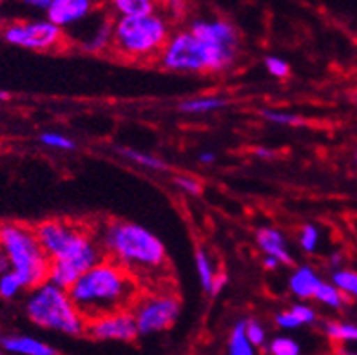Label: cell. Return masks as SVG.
Instances as JSON below:
<instances>
[{
    "label": "cell",
    "instance_id": "obj_25",
    "mask_svg": "<svg viewBox=\"0 0 357 355\" xmlns=\"http://www.w3.org/2000/svg\"><path fill=\"white\" fill-rule=\"evenodd\" d=\"M22 290L24 283L15 272L9 270V272L0 275V297H2V299H13V297H17Z\"/></svg>",
    "mask_w": 357,
    "mask_h": 355
},
{
    "label": "cell",
    "instance_id": "obj_21",
    "mask_svg": "<svg viewBox=\"0 0 357 355\" xmlns=\"http://www.w3.org/2000/svg\"><path fill=\"white\" fill-rule=\"evenodd\" d=\"M116 151L122 154V156H126L127 160L135 162L136 165L147 167V169H153V171H167V163L162 162L160 158L153 156V154L142 153V151H135V149L129 147H118Z\"/></svg>",
    "mask_w": 357,
    "mask_h": 355
},
{
    "label": "cell",
    "instance_id": "obj_30",
    "mask_svg": "<svg viewBox=\"0 0 357 355\" xmlns=\"http://www.w3.org/2000/svg\"><path fill=\"white\" fill-rule=\"evenodd\" d=\"M245 335H247V339H249V342L254 348L263 347L265 341H267V332H265V328L261 326V323L254 319L245 321Z\"/></svg>",
    "mask_w": 357,
    "mask_h": 355
},
{
    "label": "cell",
    "instance_id": "obj_15",
    "mask_svg": "<svg viewBox=\"0 0 357 355\" xmlns=\"http://www.w3.org/2000/svg\"><path fill=\"white\" fill-rule=\"evenodd\" d=\"M323 283V279L317 275L316 270L312 266L303 265V266H298V269L292 272L289 279V288L290 292L294 294L298 299H310L316 296L317 288L319 285Z\"/></svg>",
    "mask_w": 357,
    "mask_h": 355
},
{
    "label": "cell",
    "instance_id": "obj_26",
    "mask_svg": "<svg viewBox=\"0 0 357 355\" xmlns=\"http://www.w3.org/2000/svg\"><path fill=\"white\" fill-rule=\"evenodd\" d=\"M268 352L271 355H301V347L292 338L280 335L268 342Z\"/></svg>",
    "mask_w": 357,
    "mask_h": 355
},
{
    "label": "cell",
    "instance_id": "obj_41",
    "mask_svg": "<svg viewBox=\"0 0 357 355\" xmlns=\"http://www.w3.org/2000/svg\"><path fill=\"white\" fill-rule=\"evenodd\" d=\"M331 263L334 266H340L341 265V256H340V254H334V256L331 257Z\"/></svg>",
    "mask_w": 357,
    "mask_h": 355
},
{
    "label": "cell",
    "instance_id": "obj_17",
    "mask_svg": "<svg viewBox=\"0 0 357 355\" xmlns=\"http://www.w3.org/2000/svg\"><path fill=\"white\" fill-rule=\"evenodd\" d=\"M227 105V100L220 98V96H196V98H189L185 102H181L178 105L181 113L187 114H207L213 111H220Z\"/></svg>",
    "mask_w": 357,
    "mask_h": 355
},
{
    "label": "cell",
    "instance_id": "obj_16",
    "mask_svg": "<svg viewBox=\"0 0 357 355\" xmlns=\"http://www.w3.org/2000/svg\"><path fill=\"white\" fill-rule=\"evenodd\" d=\"M113 26L114 22H111V20H104L93 31V35L82 45L84 51H87V53H104V51L111 50V45H113Z\"/></svg>",
    "mask_w": 357,
    "mask_h": 355
},
{
    "label": "cell",
    "instance_id": "obj_28",
    "mask_svg": "<svg viewBox=\"0 0 357 355\" xmlns=\"http://www.w3.org/2000/svg\"><path fill=\"white\" fill-rule=\"evenodd\" d=\"M40 144H44L45 147L60 149V151H73V149L77 147L69 136L60 135V133H42Z\"/></svg>",
    "mask_w": 357,
    "mask_h": 355
},
{
    "label": "cell",
    "instance_id": "obj_34",
    "mask_svg": "<svg viewBox=\"0 0 357 355\" xmlns=\"http://www.w3.org/2000/svg\"><path fill=\"white\" fill-rule=\"evenodd\" d=\"M276 324L280 326V328H285V330H294L301 326V323H299L298 317H296L294 312L290 310V308L276 315Z\"/></svg>",
    "mask_w": 357,
    "mask_h": 355
},
{
    "label": "cell",
    "instance_id": "obj_39",
    "mask_svg": "<svg viewBox=\"0 0 357 355\" xmlns=\"http://www.w3.org/2000/svg\"><path fill=\"white\" fill-rule=\"evenodd\" d=\"M27 4L36 6V8H44L45 11H47V8H50V4H51V0H29Z\"/></svg>",
    "mask_w": 357,
    "mask_h": 355
},
{
    "label": "cell",
    "instance_id": "obj_10",
    "mask_svg": "<svg viewBox=\"0 0 357 355\" xmlns=\"http://www.w3.org/2000/svg\"><path fill=\"white\" fill-rule=\"evenodd\" d=\"M86 333L98 341H135L138 335L136 321L132 312H116V314L102 315L98 319L87 321Z\"/></svg>",
    "mask_w": 357,
    "mask_h": 355
},
{
    "label": "cell",
    "instance_id": "obj_45",
    "mask_svg": "<svg viewBox=\"0 0 357 355\" xmlns=\"http://www.w3.org/2000/svg\"><path fill=\"white\" fill-rule=\"evenodd\" d=\"M356 162H357V151H356Z\"/></svg>",
    "mask_w": 357,
    "mask_h": 355
},
{
    "label": "cell",
    "instance_id": "obj_36",
    "mask_svg": "<svg viewBox=\"0 0 357 355\" xmlns=\"http://www.w3.org/2000/svg\"><path fill=\"white\" fill-rule=\"evenodd\" d=\"M280 265L281 263L276 259V257H271V256L263 257V266H265L267 270H276Z\"/></svg>",
    "mask_w": 357,
    "mask_h": 355
},
{
    "label": "cell",
    "instance_id": "obj_37",
    "mask_svg": "<svg viewBox=\"0 0 357 355\" xmlns=\"http://www.w3.org/2000/svg\"><path fill=\"white\" fill-rule=\"evenodd\" d=\"M6 272H9V261L4 252L0 250V275L6 274Z\"/></svg>",
    "mask_w": 357,
    "mask_h": 355
},
{
    "label": "cell",
    "instance_id": "obj_3",
    "mask_svg": "<svg viewBox=\"0 0 357 355\" xmlns=\"http://www.w3.org/2000/svg\"><path fill=\"white\" fill-rule=\"evenodd\" d=\"M71 301L86 321L132 310L140 297V285L126 269L104 259L77 279L68 290Z\"/></svg>",
    "mask_w": 357,
    "mask_h": 355
},
{
    "label": "cell",
    "instance_id": "obj_35",
    "mask_svg": "<svg viewBox=\"0 0 357 355\" xmlns=\"http://www.w3.org/2000/svg\"><path fill=\"white\" fill-rule=\"evenodd\" d=\"M225 285H227V275L223 274V272H216V275H214V279H213V287H211V292L208 294L218 296V294L222 292Z\"/></svg>",
    "mask_w": 357,
    "mask_h": 355
},
{
    "label": "cell",
    "instance_id": "obj_31",
    "mask_svg": "<svg viewBox=\"0 0 357 355\" xmlns=\"http://www.w3.org/2000/svg\"><path fill=\"white\" fill-rule=\"evenodd\" d=\"M265 68H267V71L271 73L272 77L276 78H287L290 73L289 62L280 59V56H267L265 59Z\"/></svg>",
    "mask_w": 357,
    "mask_h": 355
},
{
    "label": "cell",
    "instance_id": "obj_22",
    "mask_svg": "<svg viewBox=\"0 0 357 355\" xmlns=\"http://www.w3.org/2000/svg\"><path fill=\"white\" fill-rule=\"evenodd\" d=\"M325 333L332 341L354 342V345H357V324L354 323H337V321H332V323H326Z\"/></svg>",
    "mask_w": 357,
    "mask_h": 355
},
{
    "label": "cell",
    "instance_id": "obj_20",
    "mask_svg": "<svg viewBox=\"0 0 357 355\" xmlns=\"http://www.w3.org/2000/svg\"><path fill=\"white\" fill-rule=\"evenodd\" d=\"M229 355H256V348L252 347L245 335V321L236 323L229 338Z\"/></svg>",
    "mask_w": 357,
    "mask_h": 355
},
{
    "label": "cell",
    "instance_id": "obj_38",
    "mask_svg": "<svg viewBox=\"0 0 357 355\" xmlns=\"http://www.w3.org/2000/svg\"><path fill=\"white\" fill-rule=\"evenodd\" d=\"M254 154H256L258 158H272V156H274V153H272L271 149H265V147L254 149Z\"/></svg>",
    "mask_w": 357,
    "mask_h": 355
},
{
    "label": "cell",
    "instance_id": "obj_5",
    "mask_svg": "<svg viewBox=\"0 0 357 355\" xmlns=\"http://www.w3.org/2000/svg\"><path fill=\"white\" fill-rule=\"evenodd\" d=\"M0 250L6 254L9 270L20 278L24 288L33 290L47 281L51 259L36 238L35 229L22 223H2Z\"/></svg>",
    "mask_w": 357,
    "mask_h": 355
},
{
    "label": "cell",
    "instance_id": "obj_42",
    "mask_svg": "<svg viewBox=\"0 0 357 355\" xmlns=\"http://www.w3.org/2000/svg\"><path fill=\"white\" fill-rule=\"evenodd\" d=\"M6 98H8V93H4V91H0V102H4Z\"/></svg>",
    "mask_w": 357,
    "mask_h": 355
},
{
    "label": "cell",
    "instance_id": "obj_44",
    "mask_svg": "<svg viewBox=\"0 0 357 355\" xmlns=\"http://www.w3.org/2000/svg\"><path fill=\"white\" fill-rule=\"evenodd\" d=\"M0 355H6V354H4V352H2V350H0Z\"/></svg>",
    "mask_w": 357,
    "mask_h": 355
},
{
    "label": "cell",
    "instance_id": "obj_33",
    "mask_svg": "<svg viewBox=\"0 0 357 355\" xmlns=\"http://www.w3.org/2000/svg\"><path fill=\"white\" fill-rule=\"evenodd\" d=\"M290 310L294 312V315L298 317L301 326H303V324H312L314 321H316V312H314V308H310V306L294 305Z\"/></svg>",
    "mask_w": 357,
    "mask_h": 355
},
{
    "label": "cell",
    "instance_id": "obj_14",
    "mask_svg": "<svg viewBox=\"0 0 357 355\" xmlns=\"http://www.w3.org/2000/svg\"><path fill=\"white\" fill-rule=\"evenodd\" d=\"M256 243L261 248L265 256L276 257L281 265H292V254H290L289 247H287L285 236L281 234L278 229H271V227H263L256 232Z\"/></svg>",
    "mask_w": 357,
    "mask_h": 355
},
{
    "label": "cell",
    "instance_id": "obj_24",
    "mask_svg": "<svg viewBox=\"0 0 357 355\" xmlns=\"http://www.w3.org/2000/svg\"><path fill=\"white\" fill-rule=\"evenodd\" d=\"M314 299L321 303V305L331 306V308H343L344 303H347V296H344V294H341L340 290L334 287V285L325 283V281L319 285V288H317V292H316V296H314Z\"/></svg>",
    "mask_w": 357,
    "mask_h": 355
},
{
    "label": "cell",
    "instance_id": "obj_40",
    "mask_svg": "<svg viewBox=\"0 0 357 355\" xmlns=\"http://www.w3.org/2000/svg\"><path fill=\"white\" fill-rule=\"evenodd\" d=\"M199 163H213L214 162V154L208 153V151H205V153H202L198 156Z\"/></svg>",
    "mask_w": 357,
    "mask_h": 355
},
{
    "label": "cell",
    "instance_id": "obj_12",
    "mask_svg": "<svg viewBox=\"0 0 357 355\" xmlns=\"http://www.w3.org/2000/svg\"><path fill=\"white\" fill-rule=\"evenodd\" d=\"M93 9L89 0H51L47 8V20L60 29L77 24L87 17Z\"/></svg>",
    "mask_w": 357,
    "mask_h": 355
},
{
    "label": "cell",
    "instance_id": "obj_13",
    "mask_svg": "<svg viewBox=\"0 0 357 355\" xmlns=\"http://www.w3.org/2000/svg\"><path fill=\"white\" fill-rule=\"evenodd\" d=\"M2 350L13 355H59L51 345L22 333H9L0 338Z\"/></svg>",
    "mask_w": 357,
    "mask_h": 355
},
{
    "label": "cell",
    "instance_id": "obj_43",
    "mask_svg": "<svg viewBox=\"0 0 357 355\" xmlns=\"http://www.w3.org/2000/svg\"><path fill=\"white\" fill-rule=\"evenodd\" d=\"M2 29H4V20H2V17H0V33H2Z\"/></svg>",
    "mask_w": 357,
    "mask_h": 355
},
{
    "label": "cell",
    "instance_id": "obj_4",
    "mask_svg": "<svg viewBox=\"0 0 357 355\" xmlns=\"http://www.w3.org/2000/svg\"><path fill=\"white\" fill-rule=\"evenodd\" d=\"M169 38H171L169 20L158 11L147 17H118L113 26L111 50L123 60L147 62L160 56Z\"/></svg>",
    "mask_w": 357,
    "mask_h": 355
},
{
    "label": "cell",
    "instance_id": "obj_6",
    "mask_svg": "<svg viewBox=\"0 0 357 355\" xmlns=\"http://www.w3.org/2000/svg\"><path fill=\"white\" fill-rule=\"evenodd\" d=\"M158 59L174 73H220L234 63L236 50L205 44L185 29L172 33Z\"/></svg>",
    "mask_w": 357,
    "mask_h": 355
},
{
    "label": "cell",
    "instance_id": "obj_9",
    "mask_svg": "<svg viewBox=\"0 0 357 355\" xmlns=\"http://www.w3.org/2000/svg\"><path fill=\"white\" fill-rule=\"evenodd\" d=\"M2 38L8 44L29 51H54L66 42L62 29L50 20H18L4 26Z\"/></svg>",
    "mask_w": 357,
    "mask_h": 355
},
{
    "label": "cell",
    "instance_id": "obj_19",
    "mask_svg": "<svg viewBox=\"0 0 357 355\" xmlns=\"http://www.w3.org/2000/svg\"><path fill=\"white\" fill-rule=\"evenodd\" d=\"M195 265H196V270H198V278H199V283H202V288H204L205 292H211L213 279L214 275H216V272H214L213 259H211V256H208L204 248H196Z\"/></svg>",
    "mask_w": 357,
    "mask_h": 355
},
{
    "label": "cell",
    "instance_id": "obj_7",
    "mask_svg": "<svg viewBox=\"0 0 357 355\" xmlns=\"http://www.w3.org/2000/svg\"><path fill=\"white\" fill-rule=\"evenodd\" d=\"M26 315L36 326L66 335H82L87 328V321L77 310L68 290L50 281L33 288L26 301Z\"/></svg>",
    "mask_w": 357,
    "mask_h": 355
},
{
    "label": "cell",
    "instance_id": "obj_27",
    "mask_svg": "<svg viewBox=\"0 0 357 355\" xmlns=\"http://www.w3.org/2000/svg\"><path fill=\"white\" fill-rule=\"evenodd\" d=\"M319 238H321L319 229L312 223H307V225H303V229L299 230V245L308 254H312L316 250L317 245H319Z\"/></svg>",
    "mask_w": 357,
    "mask_h": 355
},
{
    "label": "cell",
    "instance_id": "obj_2",
    "mask_svg": "<svg viewBox=\"0 0 357 355\" xmlns=\"http://www.w3.org/2000/svg\"><path fill=\"white\" fill-rule=\"evenodd\" d=\"M35 234L51 259L47 281L62 290L105 257L95 234L73 221L45 220L35 227Z\"/></svg>",
    "mask_w": 357,
    "mask_h": 355
},
{
    "label": "cell",
    "instance_id": "obj_32",
    "mask_svg": "<svg viewBox=\"0 0 357 355\" xmlns=\"http://www.w3.org/2000/svg\"><path fill=\"white\" fill-rule=\"evenodd\" d=\"M174 183L180 187L183 192L190 194V196H199L202 194V181L196 180V178H190V176H178V178H174Z\"/></svg>",
    "mask_w": 357,
    "mask_h": 355
},
{
    "label": "cell",
    "instance_id": "obj_29",
    "mask_svg": "<svg viewBox=\"0 0 357 355\" xmlns=\"http://www.w3.org/2000/svg\"><path fill=\"white\" fill-rule=\"evenodd\" d=\"M261 114L265 120L276 123V126H299L301 123L299 116L287 113V111H278V109H265V111H261Z\"/></svg>",
    "mask_w": 357,
    "mask_h": 355
},
{
    "label": "cell",
    "instance_id": "obj_23",
    "mask_svg": "<svg viewBox=\"0 0 357 355\" xmlns=\"http://www.w3.org/2000/svg\"><path fill=\"white\" fill-rule=\"evenodd\" d=\"M332 285L344 296L357 297V272H354V270H335L334 274H332Z\"/></svg>",
    "mask_w": 357,
    "mask_h": 355
},
{
    "label": "cell",
    "instance_id": "obj_1",
    "mask_svg": "<svg viewBox=\"0 0 357 355\" xmlns=\"http://www.w3.org/2000/svg\"><path fill=\"white\" fill-rule=\"evenodd\" d=\"M95 238L104 256L126 269L140 287L158 281V287L165 288L167 250L149 229L132 221H107L96 230Z\"/></svg>",
    "mask_w": 357,
    "mask_h": 355
},
{
    "label": "cell",
    "instance_id": "obj_8",
    "mask_svg": "<svg viewBox=\"0 0 357 355\" xmlns=\"http://www.w3.org/2000/svg\"><path fill=\"white\" fill-rule=\"evenodd\" d=\"M180 308L181 303L176 294L165 288L140 296L132 306L138 335H151L171 328L180 315Z\"/></svg>",
    "mask_w": 357,
    "mask_h": 355
},
{
    "label": "cell",
    "instance_id": "obj_11",
    "mask_svg": "<svg viewBox=\"0 0 357 355\" xmlns=\"http://www.w3.org/2000/svg\"><path fill=\"white\" fill-rule=\"evenodd\" d=\"M189 31L205 44L236 50L238 47V31L229 20L223 18H196L190 22Z\"/></svg>",
    "mask_w": 357,
    "mask_h": 355
},
{
    "label": "cell",
    "instance_id": "obj_18",
    "mask_svg": "<svg viewBox=\"0 0 357 355\" xmlns=\"http://www.w3.org/2000/svg\"><path fill=\"white\" fill-rule=\"evenodd\" d=\"M113 8L122 18L147 17L156 13V6L151 0H114Z\"/></svg>",
    "mask_w": 357,
    "mask_h": 355
}]
</instances>
